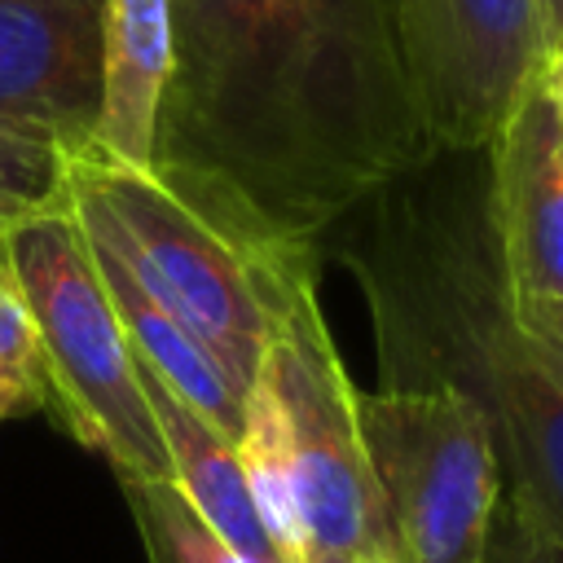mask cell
Returning a JSON list of instances; mask_svg holds the SVG:
<instances>
[{"instance_id": "6da1fadb", "label": "cell", "mask_w": 563, "mask_h": 563, "mask_svg": "<svg viewBox=\"0 0 563 563\" xmlns=\"http://www.w3.org/2000/svg\"><path fill=\"white\" fill-rule=\"evenodd\" d=\"M435 154L396 0H172L150 172L242 251L317 255Z\"/></svg>"}, {"instance_id": "e0dca14e", "label": "cell", "mask_w": 563, "mask_h": 563, "mask_svg": "<svg viewBox=\"0 0 563 563\" xmlns=\"http://www.w3.org/2000/svg\"><path fill=\"white\" fill-rule=\"evenodd\" d=\"M515 317L523 325V334L541 347V356L559 369L563 378V299H532V295H515Z\"/></svg>"}, {"instance_id": "7a4b0ae2", "label": "cell", "mask_w": 563, "mask_h": 563, "mask_svg": "<svg viewBox=\"0 0 563 563\" xmlns=\"http://www.w3.org/2000/svg\"><path fill=\"white\" fill-rule=\"evenodd\" d=\"M330 238L369 308L378 387H444L471 400L493 431L501 488L563 528V378L515 317L488 150H440Z\"/></svg>"}, {"instance_id": "9c48e42d", "label": "cell", "mask_w": 563, "mask_h": 563, "mask_svg": "<svg viewBox=\"0 0 563 563\" xmlns=\"http://www.w3.org/2000/svg\"><path fill=\"white\" fill-rule=\"evenodd\" d=\"M488 189L510 290L563 299V114L545 75L488 145Z\"/></svg>"}, {"instance_id": "5bb4252c", "label": "cell", "mask_w": 563, "mask_h": 563, "mask_svg": "<svg viewBox=\"0 0 563 563\" xmlns=\"http://www.w3.org/2000/svg\"><path fill=\"white\" fill-rule=\"evenodd\" d=\"M119 488L128 497L150 563H246L198 519V510L185 501V493L172 479L119 484Z\"/></svg>"}, {"instance_id": "4fadbf2b", "label": "cell", "mask_w": 563, "mask_h": 563, "mask_svg": "<svg viewBox=\"0 0 563 563\" xmlns=\"http://www.w3.org/2000/svg\"><path fill=\"white\" fill-rule=\"evenodd\" d=\"M70 163L57 136L0 119V251L26 220L70 207Z\"/></svg>"}, {"instance_id": "52a82bcc", "label": "cell", "mask_w": 563, "mask_h": 563, "mask_svg": "<svg viewBox=\"0 0 563 563\" xmlns=\"http://www.w3.org/2000/svg\"><path fill=\"white\" fill-rule=\"evenodd\" d=\"M422 123L444 154L488 150L545 75L541 0H396Z\"/></svg>"}, {"instance_id": "d6986e66", "label": "cell", "mask_w": 563, "mask_h": 563, "mask_svg": "<svg viewBox=\"0 0 563 563\" xmlns=\"http://www.w3.org/2000/svg\"><path fill=\"white\" fill-rule=\"evenodd\" d=\"M545 84H550V92H554V101H559V114H563V53H554V57L545 62Z\"/></svg>"}, {"instance_id": "7c38bea8", "label": "cell", "mask_w": 563, "mask_h": 563, "mask_svg": "<svg viewBox=\"0 0 563 563\" xmlns=\"http://www.w3.org/2000/svg\"><path fill=\"white\" fill-rule=\"evenodd\" d=\"M92 260L101 268V282H106V295L128 330V343L136 352V361L145 369H154L194 413H202L216 431H224L229 440L242 435V422H246V391L220 369V361L101 246H92Z\"/></svg>"}, {"instance_id": "9a60e30c", "label": "cell", "mask_w": 563, "mask_h": 563, "mask_svg": "<svg viewBox=\"0 0 563 563\" xmlns=\"http://www.w3.org/2000/svg\"><path fill=\"white\" fill-rule=\"evenodd\" d=\"M48 405H53V391H48L40 330L13 277L0 268V422L48 409Z\"/></svg>"}, {"instance_id": "ac0fdd59", "label": "cell", "mask_w": 563, "mask_h": 563, "mask_svg": "<svg viewBox=\"0 0 563 563\" xmlns=\"http://www.w3.org/2000/svg\"><path fill=\"white\" fill-rule=\"evenodd\" d=\"M541 26H545V48H550V57L563 53V0H541Z\"/></svg>"}, {"instance_id": "3957f363", "label": "cell", "mask_w": 563, "mask_h": 563, "mask_svg": "<svg viewBox=\"0 0 563 563\" xmlns=\"http://www.w3.org/2000/svg\"><path fill=\"white\" fill-rule=\"evenodd\" d=\"M255 277L268 308L260 387L277 413L303 563L396 559L383 497L356 418V383L334 347L317 295V255L260 251Z\"/></svg>"}, {"instance_id": "8992f818", "label": "cell", "mask_w": 563, "mask_h": 563, "mask_svg": "<svg viewBox=\"0 0 563 563\" xmlns=\"http://www.w3.org/2000/svg\"><path fill=\"white\" fill-rule=\"evenodd\" d=\"M396 563H479L501 497L484 413L444 387H356Z\"/></svg>"}, {"instance_id": "30bf717a", "label": "cell", "mask_w": 563, "mask_h": 563, "mask_svg": "<svg viewBox=\"0 0 563 563\" xmlns=\"http://www.w3.org/2000/svg\"><path fill=\"white\" fill-rule=\"evenodd\" d=\"M172 75V0H106L101 22V114L92 150L150 172L158 110Z\"/></svg>"}, {"instance_id": "277c9868", "label": "cell", "mask_w": 563, "mask_h": 563, "mask_svg": "<svg viewBox=\"0 0 563 563\" xmlns=\"http://www.w3.org/2000/svg\"><path fill=\"white\" fill-rule=\"evenodd\" d=\"M0 268L13 277L40 330L53 391L48 409L62 427L97 449L119 484L172 479L167 440L150 409L136 352L70 207L26 220L4 242Z\"/></svg>"}, {"instance_id": "2e32d148", "label": "cell", "mask_w": 563, "mask_h": 563, "mask_svg": "<svg viewBox=\"0 0 563 563\" xmlns=\"http://www.w3.org/2000/svg\"><path fill=\"white\" fill-rule=\"evenodd\" d=\"M479 563H563V528L528 497L501 488Z\"/></svg>"}, {"instance_id": "ba28073f", "label": "cell", "mask_w": 563, "mask_h": 563, "mask_svg": "<svg viewBox=\"0 0 563 563\" xmlns=\"http://www.w3.org/2000/svg\"><path fill=\"white\" fill-rule=\"evenodd\" d=\"M106 0H0V119L88 150L101 114Z\"/></svg>"}, {"instance_id": "ffe728a7", "label": "cell", "mask_w": 563, "mask_h": 563, "mask_svg": "<svg viewBox=\"0 0 563 563\" xmlns=\"http://www.w3.org/2000/svg\"><path fill=\"white\" fill-rule=\"evenodd\" d=\"M361 563H396V559H361Z\"/></svg>"}, {"instance_id": "8fae6325", "label": "cell", "mask_w": 563, "mask_h": 563, "mask_svg": "<svg viewBox=\"0 0 563 563\" xmlns=\"http://www.w3.org/2000/svg\"><path fill=\"white\" fill-rule=\"evenodd\" d=\"M141 383H145L150 409L158 418V431L167 440L172 484L185 493V501L198 510V519L229 550H238L246 563H286L277 554V545L268 541L264 523H260V510H255V497H251V484H246V466H242L238 440H229L202 413H194L145 365H141Z\"/></svg>"}, {"instance_id": "5b68a950", "label": "cell", "mask_w": 563, "mask_h": 563, "mask_svg": "<svg viewBox=\"0 0 563 563\" xmlns=\"http://www.w3.org/2000/svg\"><path fill=\"white\" fill-rule=\"evenodd\" d=\"M70 216L110 251L216 361L251 391L268 347L255 260L154 172L123 167L92 145L70 163Z\"/></svg>"}]
</instances>
